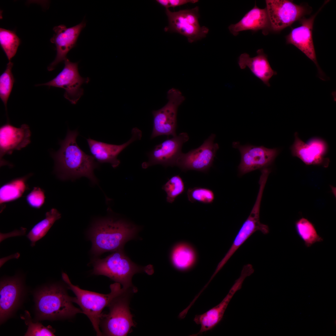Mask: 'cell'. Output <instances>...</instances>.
I'll use <instances>...</instances> for the list:
<instances>
[{
	"instance_id": "1",
	"label": "cell",
	"mask_w": 336,
	"mask_h": 336,
	"mask_svg": "<svg viewBox=\"0 0 336 336\" xmlns=\"http://www.w3.org/2000/svg\"><path fill=\"white\" fill-rule=\"evenodd\" d=\"M78 134L77 130H68L65 138L60 142L59 149L52 154L55 172L62 180H74L83 176L96 184L94 170L98 165L92 156L86 154L78 145L76 139Z\"/></svg>"
},
{
	"instance_id": "2",
	"label": "cell",
	"mask_w": 336,
	"mask_h": 336,
	"mask_svg": "<svg viewBox=\"0 0 336 336\" xmlns=\"http://www.w3.org/2000/svg\"><path fill=\"white\" fill-rule=\"evenodd\" d=\"M139 230L134 224L112 217L96 222L89 233L91 254L98 256L106 252L123 249L125 244L133 239Z\"/></svg>"
},
{
	"instance_id": "3",
	"label": "cell",
	"mask_w": 336,
	"mask_h": 336,
	"mask_svg": "<svg viewBox=\"0 0 336 336\" xmlns=\"http://www.w3.org/2000/svg\"><path fill=\"white\" fill-rule=\"evenodd\" d=\"M36 317L39 320L68 319L82 310L73 304L72 297L63 286L53 284L42 288L35 295Z\"/></svg>"
},
{
	"instance_id": "4",
	"label": "cell",
	"mask_w": 336,
	"mask_h": 336,
	"mask_svg": "<svg viewBox=\"0 0 336 336\" xmlns=\"http://www.w3.org/2000/svg\"><path fill=\"white\" fill-rule=\"evenodd\" d=\"M92 263L93 274L107 277L126 289L135 288L132 282L135 274L145 272L151 274L153 272L151 265L141 267L132 261L123 249L114 251L105 258L94 259Z\"/></svg>"
},
{
	"instance_id": "5",
	"label": "cell",
	"mask_w": 336,
	"mask_h": 336,
	"mask_svg": "<svg viewBox=\"0 0 336 336\" xmlns=\"http://www.w3.org/2000/svg\"><path fill=\"white\" fill-rule=\"evenodd\" d=\"M62 276L67 287L75 295V297H72L73 302L77 304L80 307L83 313L89 319L96 335L102 336L100 322L103 310L107 307L114 297L126 289L121 288L120 283L115 282L110 285V293L101 294L82 289L78 286L73 284L67 274L64 273H62Z\"/></svg>"
},
{
	"instance_id": "6",
	"label": "cell",
	"mask_w": 336,
	"mask_h": 336,
	"mask_svg": "<svg viewBox=\"0 0 336 336\" xmlns=\"http://www.w3.org/2000/svg\"><path fill=\"white\" fill-rule=\"evenodd\" d=\"M136 288L126 289L114 297L107 306L109 311L102 313L100 327L102 336H125L135 326L129 307L130 297Z\"/></svg>"
},
{
	"instance_id": "7",
	"label": "cell",
	"mask_w": 336,
	"mask_h": 336,
	"mask_svg": "<svg viewBox=\"0 0 336 336\" xmlns=\"http://www.w3.org/2000/svg\"><path fill=\"white\" fill-rule=\"evenodd\" d=\"M169 24L165 27V31L176 32L185 36L190 43L205 38L208 29L201 26L198 22L199 17L198 6L190 9L172 12L166 9Z\"/></svg>"
},
{
	"instance_id": "8",
	"label": "cell",
	"mask_w": 336,
	"mask_h": 336,
	"mask_svg": "<svg viewBox=\"0 0 336 336\" xmlns=\"http://www.w3.org/2000/svg\"><path fill=\"white\" fill-rule=\"evenodd\" d=\"M167 99L168 102L165 106L152 111L153 128L152 139L161 135H177V110L185 98L179 90L172 88L167 92Z\"/></svg>"
},
{
	"instance_id": "9",
	"label": "cell",
	"mask_w": 336,
	"mask_h": 336,
	"mask_svg": "<svg viewBox=\"0 0 336 336\" xmlns=\"http://www.w3.org/2000/svg\"><path fill=\"white\" fill-rule=\"evenodd\" d=\"M62 70L51 81L37 86H46L63 88L65 90L64 97L71 104H76L83 95L84 90L81 87L84 83L90 81L89 78L83 77L80 75L78 63L71 62L67 58L64 61Z\"/></svg>"
},
{
	"instance_id": "10",
	"label": "cell",
	"mask_w": 336,
	"mask_h": 336,
	"mask_svg": "<svg viewBox=\"0 0 336 336\" xmlns=\"http://www.w3.org/2000/svg\"><path fill=\"white\" fill-rule=\"evenodd\" d=\"M271 29L278 32L300 20L308 13L304 6L286 0H266Z\"/></svg>"
},
{
	"instance_id": "11",
	"label": "cell",
	"mask_w": 336,
	"mask_h": 336,
	"mask_svg": "<svg viewBox=\"0 0 336 336\" xmlns=\"http://www.w3.org/2000/svg\"><path fill=\"white\" fill-rule=\"evenodd\" d=\"M233 147L240 151L241 159L238 166L239 174L243 175L254 170L267 168L271 165L279 153L277 148H268L263 146L241 145L234 142Z\"/></svg>"
},
{
	"instance_id": "12",
	"label": "cell",
	"mask_w": 336,
	"mask_h": 336,
	"mask_svg": "<svg viewBox=\"0 0 336 336\" xmlns=\"http://www.w3.org/2000/svg\"><path fill=\"white\" fill-rule=\"evenodd\" d=\"M215 137V134H212L199 147L186 153H182L176 166L183 171L192 170L207 172L212 166L219 148L218 144L214 143Z\"/></svg>"
},
{
	"instance_id": "13",
	"label": "cell",
	"mask_w": 336,
	"mask_h": 336,
	"mask_svg": "<svg viewBox=\"0 0 336 336\" xmlns=\"http://www.w3.org/2000/svg\"><path fill=\"white\" fill-rule=\"evenodd\" d=\"M250 265L244 266L239 278L236 280L228 293L218 304L203 314L196 315L194 319L195 322L200 325L201 328L197 335L210 330L215 327L222 320L225 312L232 297L240 290L246 278L254 272Z\"/></svg>"
},
{
	"instance_id": "14",
	"label": "cell",
	"mask_w": 336,
	"mask_h": 336,
	"mask_svg": "<svg viewBox=\"0 0 336 336\" xmlns=\"http://www.w3.org/2000/svg\"><path fill=\"white\" fill-rule=\"evenodd\" d=\"M262 196L257 195L255 203L250 213L244 222L233 240L230 249L218 264L215 272L217 273L222 268L238 249L254 233L257 231L264 234L269 232L267 225L261 223L259 213Z\"/></svg>"
},
{
	"instance_id": "15",
	"label": "cell",
	"mask_w": 336,
	"mask_h": 336,
	"mask_svg": "<svg viewBox=\"0 0 336 336\" xmlns=\"http://www.w3.org/2000/svg\"><path fill=\"white\" fill-rule=\"evenodd\" d=\"M321 7L310 17L301 19V26L292 29L286 39L287 43L295 46L314 63L317 68L319 78L327 81L329 79L320 68L317 60L312 37L314 21Z\"/></svg>"
},
{
	"instance_id": "16",
	"label": "cell",
	"mask_w": 336,
	"mask_h": 336,
	"mask_svg": "<svg viewBox=\"0 0 336 336\" xmlns=\"http://www.w3.org/2000/svg\"><path fill=\"white\" fill-rule=\"evenodd\" d=\"M189 138L187 133L183 132L157 145L149 152L148 160L142 163V167L146 169L157 164L166 167L176 166L182 153V145Z\"/></svg>"
},
{
	"instance_id": "17",
	"label": "cell",
	"mask_w": 336,
	"mask_h": 336,
	"mask_svg": "<svg viewBox=\"0 0 336 336\" xmlns=\"http://www.w3.org/2000/svg\"><path fill=\"white\" fill-rule=\"evenodd\" d=\"M295 140L290 149L293 156L297 157L307 165H321L327 167L329 159L325 157L328 146L323 139L314 138L305 143L294 134Z\"/></svg>"
},
{
	"instance_id": "18",
	"label": "cell",
	"mask_w": 336,
	"mask_h": 336,
	"mask_svg": "<svg viewBox=\"0 0 336 336\" xmlns=\"http://www.w3.org/2000/svg\"><path fill=\"white\" fill-rule=\"evenodd\" d=\"M86 25L85 22L83 21L69 28L63 25L54 27V34L50 40L55 45L57 54L54 61L48 67V71L53 70L58 64L67 58V54L76 46L79 36Z\"/></svg>"
},
{
	"instance_id": "19",
	"label": "cell",
	"mask_w": 336,
	"mask_h": 336,
	"mask_svg": "<svg viewBox=\"0 0 336 336\" xmlns=\"http://www.w3.org/2000/svg\"><path fill=\"white\" fill-rule=\"evenodd\" d=\"M31 132L29 126L22 124L16 128L7 124L0 128V159L1 166L7 164L3 159L5 155L11 154L14 150H19L30 142Z\"/></svg>"
},
{
	"instance_id": "20",
	"label": "cell",
	"mask_w": 336,
	"mask_h": 336,
	"mask_svg": "<svg viewBox=\"0 0 336 336\" xmlns=\"http://www.w3.org/2000/svg\"><path fill=\"white\" fill-rule=\"evenodd\" d=\"M141 131L137 128L132 130V137L126 142L119 145L108 144L90 138L86 139L92 156L100 163H109L114 168L118 167L120 161L118 155L133 142L141 139Z\"/></svg>"
},
{
	"instance_id": "21",
	"label": "cell",
	"mask_w": 336,
	"mask_h": 336,
	"mask_svg": "<svg viewBox=\"0 0 336 336\" xmlns=\"http://www.w3.org/2000/svg\"><path fill=\"white\" fill-rule=\"evenodd\" d=\"M22 285L21 278L16 276L6 278L1 281V323L9 317L18 305L22 294Z\"/></svg>"
},
{
	"instance_id": "22",
	"label": "cell",
	"mask_w": 336,
	"mask_h": 336,
	"mask_svg": "<svg viewBox=\"0 0 336 336\" xmlns=\"http://www.w3.org/2000/svg\"><path fill=\"white\" fill-rule=\"evenodd\" d=\"M228 29L234 36L237 35L240 32L248 30H261L264 35H267L271 28L266 8H260L255 4L238 22L231 25Z\"/></svg>"
},
{
	"instance_id": "23",
	"label": "cell",
	"mask_w": 336,
	"mask_h": 336,
	"mask_svg": "<svg viewBox=\"0 0 336 336\" xmlns=\"http://www.w3.org/2000/svg\"><path fill=\"white\" fill-rule=\"evenodd\" d=\"M257 53V55L252 58L246 53L241 54L238 59L239 65L241 69H244L246 67L249 68L254 76L269 87L270 79L277 75V73L271 68L267 56L263 49H258Z\"/></svg>"
},
{
	"instance_id": "24",
	"label": "cell",
	"mask_w": 336,
	"mask_h": 336,
	"mask_svg": "<svg viewBox=\"0 0 336 336\" xmlns=\"http://www.w3.org/2000/svg\"><path fill=\"white\" fill-rule=\"evenodd\" d=\"M170 259L173 266L176 270L185 272L191 269L196 264L198 256L194 248L189 243L180 242L172 247Z\"/></svg>"
},
{
	"instance_id": "25",
	"label": "cell",
	"mask_w": 336,
	"mask_h": 336,
	"mask_svg": "<svg viewBox=\"0 0 336 336\" xmlns=\"http://www.w3.org/2000/svg\"><path fill=\"white\" fill-rule=\"evenodd\" d=\"M31 174L13 180L0 188V204L13 201L20 198L28 189L26 180Z\"/></svg>"
},
{
	"instance_id": "26",
	"label": "cell",
	"mask_w": 336,
	"mask_h": 336,
	"mask_svg": "<svg viewBox=\"0 0 336 336\" xmlns=\"http://www.w3.org/2000/svg\"><path fill=\"white\" fill-rule=\"evenodd\" d=\"M61 217V214L56 209L53 208L47 212L45 218L35 225L26 235L31 246H34L36 242L44 237L55 222Z\"/></svg>"
},
{
	"instance_id": "27",
	"label": "cell",
	"mask_w": 336,
	"mask_h": 336,
	"mask_svg": "<svg viewBox=\"0 0 336 336\" xmlns=\"http://www.w3.org/2000/svg\"><path fill=\"white\" fill-rule=\"evenodd\" d=\"M295 228L297 235L307 247L323 241V239L318 234L314 224L306 218L302 217L297 221L295 223Z\"/></svg>"
},
{
	"instance_id": "28",
	"label": "cell",
	"mask_w": 336,
	"mask_h": 336,
	"mask_svg": "<svg viewBox=\"0 0 336 336\" xmlns=\"http://www.w3.org/2000/svg\"><path fill=\"white\" fill-rule=\"evenodd\" d=\"M20 43V39L14 31L0 28V45L9 61L16 54Z\"/></svg>"
},
{
	"instance_id": "29",
	"label": "cell",
	"mask_w": 336,
	"mask_h": 336,
	"mask_svg": "<svg viewBox=\"0 0 336 336\" xmlns=\"http://www.w3.org/2000/svg\"><path fill=\"white\" fill-rule=\"evenodd\" d=\"M13 63L9 61L6 69L0 76V98L7 110V103L15 82L12 70Z\"/></svg>"
},
{
	"instance_id": "30",
	"label": "cell",
	"mask_w": 336,
	"mask_h": 336,
	"mask_svg": "<svg viewBox=\"0 0 336 336\" xmlns=\"http://www.w3.org/2000/svg\"><path fill=\"white\" fill-rule=\"evenodd\" d=\"M162 189L166 194V201L172 203L179 196L184 192L185 187L182 178L180 175H176L170 178L163 185Z\"/></svg>"
},
{
	"instance_id": "31",
	"label": "cell",
	"mask_w": 336,
	"mask_h": 336,
	"mask_svg": "<svg viewBox=\"0 0 336 336\" xmlns=\"http://www.w3.org/2000/svg\"><path fill=\"white\" fill-rule=\"evenodd\" d=\"M21 318L24 320L25 324L28 326L25 336H55V331L50 326L45 327L39 322H33L30 314L27 311H25L24 316Z\"/></svg>"
},
{
	"instance_id": "32",
	"label": "cell",
	"mask_w": 336,
	"mask_h": 336,
	"mask_svg": "<svg viewBox=\"0 0 336 336\" xmlns=\"http://www.w3.org/2000/svg\"><path fill=\"white\" fill-rule=\"evenodd\" d=\"M188 200L191 202H198L204 204H210L214 201L215 196L210 189L202 187L188 189L187 192Z\"/></svg>"
},
{
	"instance_id": "33",
	"label": "cell",
	"mask_w": 336,
	"mask_h": 336,
	"mask_svg": "<svg viewBox=\"0 0 336 336\" xmlns=\"http://www.w3.org/2000/svg\"><path fill=\"white\" fill-rule=\"evenodd\" d=\"M45 197L44 190L38 187H34L27 195L26 201L31 207L40 208L43 205Z\"/></svg>"
},
{
	"instance_id": "34",
	"label": "cell",
	"mask_w": 336,
	"mask_h": 336,
	"mask_svg": "<svg viewBox=\"0 0 336 336\" xmlns=\"http://www.w3.org/2000/svg\"><path fill=\"white\" fill-rule=\"evenodd\" d=\"M198 1V0H169L170 6L174 8L189 3H194Z\"/></svg>"
},
{
	"instance_id": "35",
	"label": "cell",
	"mask_w": 336,
	"mask_h": 336,
	"mask_svg": "<svg viewBox=\"0 0 336 336\" xmlns=\"http://www.w3.org/2000/svg\"><path fill=\"white\" fill-rule=\"evenodd\" d=\"M156 2L160 5L164 7L166 9L170 7L169 0H156Z\"/></svg>"
}]
</instances>
